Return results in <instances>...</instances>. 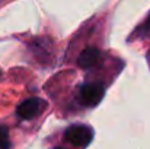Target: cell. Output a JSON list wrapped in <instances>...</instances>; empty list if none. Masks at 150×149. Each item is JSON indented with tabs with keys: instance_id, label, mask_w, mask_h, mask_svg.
Here are the masks:
<instances>
[{
	"instance_id": "3",
	"label": "cell",
	"mask_w": 150,
	"mask_h": 149,
	"mask_svg": "<svg viewBox=\"0 0 150 149\" xmlns=\"http://www.w3.org/2000/svg\"><path fill=\"white\" fill-rule=\"evenodd\" d=\"M105 88L100 82H88L80 88V101L86 107H95L103 98Z\"/></svg>"
},
{
	"instance_id": "5",
	"label": "cell",
	"mask_w": 150,
	"mask_h": 149,
	"mask_svg": "<svg viewBox=\"0 0 150 149\" xmlns=\"http://www.w3.org/2000/svg\"><path fill=\"white\" fill-rule=\"evenodd\" d=\"M0 149H10L9 132L4 126H0Z\"/></svg>"
},
{
	"instance_id": "2",
	"label": "cell",
	"mask_w": 150,
	"mask_h": 149,
	"mask_svg": "<svg viewBox=\"0 0 150 149\" xmlns=\"http://www.w3.org/2000/svg\"><path fill=\"white\" fill-rule=\"evenodd\" d=\"M47 107V102L42 98H28L23 102H21L16 108V114L22 120H31L37 115H40Z\"/></svg>"
},
{
	"instance_id": "1",
	"label": "cell",
	"mask_w": 150,
	"mask_h": 149,
	"mask_svg": "<svg viewBox=\"0 0 150 149\" xmlns=\"http://www.w3.org/2000/svg\"><path fill=\"white\" fill-rule=\"evenodd\" d=\"M92 138H93V132L89 126H83V124H74V126H70L66 133H64V139L74 145V146H88L91 142H92Z\"/></svg>"
},
{
	"instance_id": "4",
	"label": "cell",
	"mask_w": 150,
	"mask_h": 149,
	"mask_svg": "<svg viewBox=\"0 0 150 149\" xmlns=\"http://www.w3.org/2000/svg\"><path fill=\"white\" fill-rule=\"evenodd\" d=\"M100 60V51L96 47H88L85 48L77 58V64L82 69H91L93 66H96Z\"/></svg>"
},
{
	"instance_id": "6",
	"label": "cell",
	"mask_w": 150,
	"mask_h": 149,
	"mask_svg": "<svg viewBox=\"0 0 150 149\" xmlns=\"http://www.w3.org/2000/svg\"><path fill=\"white\" fill-rule=\"evenodd\" d=\"M0 78H1V70H0Z\"/></svg>"
}]
</instances>
